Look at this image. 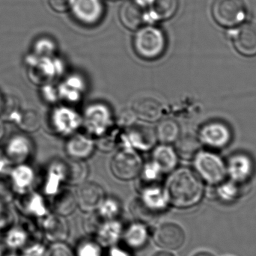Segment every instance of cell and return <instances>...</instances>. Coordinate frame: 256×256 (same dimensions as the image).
<instances>
[{
	"label": "cell",
	"instance_id": "cell-1",
	"mask_svg": "<svg viewBox=\"0 0 256 256\" xmlns=\"http://www.w3.org/2000/svg\"><path fill=\"white\" fill-rule=\"evenodd\" d=\"M164 189L168 206L182 210L196 206L204 192L200 176L188 168H176L170 173Z\"/></svg>",
	"mask_w": 256,
	"mask_h": 256
},
{
	"label": "cell",
	"instance_id": "cell-2",
	"mask_svg": "<svg viewBox=\"0 0 256 256\" xmlns=\"http://www.w3.org/2000/svg\"><path fill=\"white\" fill-rule=\"evenodd\" d=\"M166 48L164 33L154 27L142 28L134 39L136 54L142 60L152 61L162 56Z\"/></svg>",
	"mask_w": 256,
	"mask_h": 256
},
{
	"label": "cell",
	"instance_id": "cell-3",
	"mask_svg": "<svg viewBox=\"0 0 256 256\" xmlns=\"http://www.w3.org/2000/svg\"><path fill=\"white\" fill-rule=\"evenodd\" d=\"M82 124L88 135L102 136L114 128V114L110 106L102 102H94L86 108Z\"/></svg>",
	"mask_w": 256,
	"mask_h": 256
},
{
	"label": "cell",
	"instance_id": "cell-4",
	"mask_svg": "<svg viewBox=\"0 0 256 256\" xmlns=\"http://www.w3.org/2000/svg\"><path fill=\"white\" fill-rule=\"evenodd\" d=\"M143 164L138 152L128 148H122L111 160L110 170L118 180L130 182L140 176Z\"/></svg>",
	"mask_w": 256,
	"mask_h": 256
},
{
	"label": "cell",
	"instance_id": "cell-5",
	"mask_svg": "<svg viewBox=\"0 0 256 256\" xmlns=\"http://www.w3.org/2000/svg\"><path fill=\"white\" fill-rule=\"evenodd\" d=\"M155 129L143 123L135 122L121 132L120 146L136 152H148L156 146Z\"/></svg>",
	"mask_w": 256,
	"mask_h": 256
},
{
	"label": "cell",
	"instance_id": "cell-6",
	"mask_svg": "<svg viewBox=\"0 0 256 256\" xmlns=\"http://www.w3.org/2000/svg\"><path fill=\"white\" fill-rule=\"evenodd\" d=\"M194 160L196 172L202 180L214 184L225 178L226 167L218 155L209 152H198Z\"/></svg>",
	"mask_w": 256,
	"mask_h": 256
},
{
	"label": "cell",
	"instance_id": "cell-7",
	"mask_svg": "<svg viewBox=\"0 0 256 256\" xmlns=\"http://www.w3.org/2000/svg\"><path fill=\"white\" fill-rule=\"evenodd\" d=\"M154 243L160 249L176 251L186 243V232L183 227L173 221H165L155 228L152 236Z\"/></svg>",
	"mask_w": 256,
	"mask_h": 256
},
{
	"label": "cell",
	"instance_id": "cell-8",
	"mask_svg": "<svg viewBox=\"0 0 256 256\" xmlns=\"http://www.w3.org/2000/svg\"><path fill=\"white\" fill-rule=\"evenodd\" d=\"M212 15L216 22L225 27H232L242 22L246 15L244 0H214Z\"/></svg>",
	"mask_w": 256,
	"mask_h": 256
},
{
	"label": "cell",
	"instance_id": "cell-9",
	"mask_svg": "<svg viewBox=\"0 0 256 256\" xmlns=\"http://www.w3.org/2000/svg\"><path fill=\"white\" fill-rule=\"evenodd\" d=\"M50 120L51 126L56 132L66 137L78 132L82 124V116L67 106L56 108L51 114Z\"/></svg>",
	"mask_w": 256,
	"mask_h": 256
},
{
	"label": "cell",
	"instance_id": "cell-10",
	"mask_svg": "<svg viewBox=\"0 0 256 256\" xmlns=\"http://www.w3.org/2000/svg\"><path fill=\"white\" fill-rule=\"evenodd\" d=\"M198 140L207 147L220 149L231 141L232 132L226 124L220 122H212L203 126L198 134Z\"/></svg>",
	"mask_w": 256,
	"mask_h": 256
},
{
	"label": "cell",
	"instance_id": "cell-11",
	"mask_svg": "<svg viewBox=\"0 0 256 256\" xmlns=\"http://www.w3.org/2000/svg\"><path fill=\"white\" fill-rule=\"evenodd\" d=\"M78 208L84 213L96 212L103 202L104 190L96 182H86L80 185L76 194Z\"/></svg>",
	"mask_w": 256,
	"mask_h": 256
},
{
	"label": "cell",
	"instance_id": "cell-12",
	"mask_svg": "<svg viewBox=\"0 0 256 256\" xmlns=\"http://www.w3.org/2000/svg\"><path fill=\"white\" fill-rule=\"evenodd\" d=\"M72 8L75 19L88 26L100 22L104 12L102 0H74Z\"/></svg>",
	"mask_w": 256,
	"mask_h": 256
},
{
	"label": "cell",
	"instance_id": "cell-13",
	"mask_svg": "<svg viewBox=\"0 0 256 256\" xmlns=\"http://www.w3.org/2000/svg\"><path fill=\"white\" fill-rule=\"evenodd\" d=\"M130 110L141 122H155L160 120L164 106L156 98L140 96L132 100Z\"/></svg>",
	"mask_w": 256,
	"mask_h": 256
},
{
	"label": "cell",
	"instance_id": "cell-14",
	"mask_svg": "<svg viewBox=\"0 0 256 256\" xmlns=\"http://www.w3.org/2000/svg\"><path fill=\"white\" fill-rule=\"evenodd\" d=\"M96 148V142L90 135L76 132L69 136L66 152L70 159L86 160L92 156Z\"/></svg>",
	"mask_w": 256,
	"mask_h": 256
},
{
	"label": "cell",
	"instance_id": "cell-15",
	"mask_svg": "<svg viewBox=\"0 0 256 256\" xmlns=\"http://www.w3.org/2000/svg\"><path fill=\"white\" fill-rule=\"evenodd\" d=\"M60 100L68 104H78L86 91V84L81 75L74 74L66 78L58 87Z\"/></svg>",
	"mask_w": 256,
	"mask_h": 256
},
{
	"label": "cell",
	"instance_id": "cell-16",
	"mask_svg": "<svg viewBox=\"0 0 256 256\" xmlns=\"http://www.w3.org/2000/svg\"><path fill=\"white\" fill-rule=\"evenodd\" d=\"M234 46L244 56H256V24H245L238 27L232 36Z\"/></svg>",
	"mask_w": 256,
	"mask_h": 256
},
{
	"label": "cell",
	"instance_id": "cell-17",
	"mask_svg": "<svg viewBox=\"0 0 256 256\" xmlns=\"http://www.w3.org/2000/svg\"><path fill=\"white\" fill-rule=\"evenodd\" d=\"M34 68L36 82L42 85L50 84L57 76H60L64 70V64L61 60L52 56H42L36 62Z\"/></svg>",
	"mask_w": 256,
	"mask_h": 256
},
{
	"label": "cell",
	"instance_id": "cell-18",
	"mask_svg": "<svg viewBox=\"0 0 256 256\" xmlns=\"http://www.w3.org/2000/svg\"><path fill=\"white\" fill-rule=\"evenodd\" d=\"M120 16L122 22L126 28L136 30L144 24L146 12L144 7L138 2L130 0L122 6Z\"/></svg>",
	"mask_w": 256,
	"mask_h": 256
},
{
	"label": "cell",
	"instance_id": "cell-19",
	"mask_svg": "<svg viewBox=\"0 0 256 256\" xmlns=\"http://www.w3.org/2000/svg\"><path fill=\"white\" fill-rule=\"evenodd\" d=\"M152 150V160L159 166L164 174H170L177 168L178 156L171 144H160Z\"/></svg>",
	"mask_w": 256,
	"mask_h": 256
},
{
	"label": "cell",
	"instance_id": "cell-20",
	"mask_svg": "<svg viewBox=\"0 0 256 256\" xmlns=\"http://www.w3.org/2000/svg\"><path fill=\"white\" fill-rule=\"evenodd\" d=\"M140 200L146 206L156 213L160 214L168 206L164 186L160 184L144 186L140 189Z\"/></svg>",
	"mask_w": 256,
	"mask_h": 256
},
{
	"label": "cell",
	"instance_id": "cell-21",
	"mask_svg": "<svg viewBox=\"0 0 256 256\" xmlns=\"http://www.w3.org/2000/svg\"><path fill=\"white\" fill-rule=\"evenodd\" d=\"M44 232L52 243H61L68 238L70 228L64 218L55 214L45 220Z\"/></svg>",
	"mask_w": 256,
	"mask_h": 256
},
{
	"label": "cell",
	"instance_id": "cell-22",
	"mask_svg": "<svg viewBox=\"0 0 256 256\" xmlns=\"http://www.w3.org/2000/svg\"><path fill=\"white\" fill-rule=\"evenodd\" d=\"M148 237V225L136 221L123 230L122 236L128 248L132 250H140L144 246Z\"/></svg>",
	"mask_w": 256,
	"mask_h": 256
},
{
	"label": "cell",
	"instance_id": "cell-23",
	"mask_svg": "<svg viewBox=\"0 0 256 256\" xmlns=\"http://www.w3.org/2000/svg\"><path fill=\"white\" fill-rule=\"evenodd\" d=\"M54 195L52 208L55 214L66 218L74 213L78 208L76 194L70 190L62 189Z\"/></svg>",
	"mask_w": 256,
	"mask_h": 256
},
{
	"label": "cell",
	"instance_id": "cell-24",
	"mask_svg": "<svg viewBox=\"0 0 256 256\" xmlns=\"http://www.w3.org/2000/svg\"><path fill=\"white\" fill-rule=\"evenodd\" d=\"M123 228L117 220H105L96 234V240L102 246H114L122 236Z\"/></svg>",
	"mask_w": 256,
	"mask_h": 256
},
{
	"label": "cell",
	"instance_id": "cell-25",
	"mask_svg": "<svg viewBox=\"0 0 256 256\" xmlns=\"http://www.w3.org/2000/svg\"><path fill=\"white\" fill-rule=\"evenodd\" d=\"M155 132L158 142L166 144H174L182 134L180 126L172 118L158 121Z\"/></svg>",
	"mask_w": 256,
	"mask_h": 256
},
{
	"label": "cell",
	"instance_id": "cell-26",
	"mask_svg": "<svg viewBox=\"0 0 256 256\" xmlns=\"http://www.w3.org/2000/svg\"><path fill=\"white\" fill-rule=\"evenodd\" d=\"M66 164V183L70 186H78L87 182L90 168L85 160L70 159Z\"/></svg>",
	"mask_w": 256,
	"mask_h": 256
},
{
	"label": "cell",
	"instance_id": "cell-27",
	"mask_svg": "<svg viewBox=\"0 0 256 256\" xmlns=\"http://www.w3.org/2000/svg\"><path fill=\"white\" fill-rule=\"evenodd\" d=\"M200 143L198 138L190 134H182L174 143V150L178 158L184 160L192 159L198 152Z\"/></svg>",
	"mask_w": 256,
	"mask_h": 256
},
{
	"label": "cell",
	"instance_id": "cell-28",
	"mask_svg": "<svg viewBox=\"0 0 256 256\" xmlns=\"http://www.w3.org/2000/svg\"><path fill=\"white\" fill-rule=\"evenodd\" d=\"M31 150L32 144L28 138L16 136L9 142L7 148V154L12 160L20 162L28 158Z\"/></svg>",
	"mask_w": 256,
	"mask_h": 256
},
{
	"label": "cell",
	"instance_id": "cell-29",
	"mask_svg": "<svg viewBox=\"0 0 256 256\" xmlns=\"http://www.w3.org/2000/svg\"><path fill=\"white\" fill-rule=\"evenodd\" d=\"M252 162L246 155H236L228 162V172L234 180L246 179L252 173Z\"/></svg>",
	"mask_w": 256,
	"mask_h": 256
},
{
	"label": "cell",
	"instance_id": "cell-30",
	"mask_svg": "<svg viewBox=\"0 0 256 256\" xmlns=\"http://www.w3.org/2000/svg\"><path fill=\"white\" fill-rule=\"evenodd\" d=\"M66 162H54L50 168L46 182V191L50 194H56L60 190V185L66 183Z\"/></svg>",
	"mask_w": 256,
	"mask_h": 256
},
{
	"label": "cell",
	"instance_id": "cell-31",
	"mask_svg": "<svg viewBox=\"0 0 256 256\" xmlns=\"http://www.w3.org/2000/svg\"><path fill=\"white\" fill-rule=\"evenodd\" d=\"M130 213L136 222L148 225L158 218L160 214L154 212L142 202L140 197L134 198L130 204Z\"/></svg>",
	"mask_w": 256,
	"mask_h": 256
},
{
	"label": "cell",
	"instance_id": "cell-32",
	"mask_svg": "<svg viewBox=\"0 0 256 256\" xmlns=\"http://www.w3.org/2000/svg\"><path fill=\"white\" fill-rule=\"evenodd\" d=\"M162 174H164L159 166L153 160L143 164L142 168L138 176L141 182L140 189L144 186L160 184Z\"/></svg>",
	"mask_w": 256,
	"mask_h": 256
},
{
	"label": "cell",
	"instance_id": "cell-33",
	"mask_svg": "<svg viewBox=\"0 0 256 256\" xmlns=\"http://www.w3.org/2000/svg\"><path fill=\"white\" fill-rule=\"evenodd\" d=\"M96 212L104 220H115L122 213V206L116 198H105Z\"/></svg>",
	"mask_w": 256,
	"mask_h": 256
},
{
	"label": "cell",
	"instance_id": "cell-34",
	"mask_svg": "<svg viewBox=\"0 0 256 256\" xmlns=\"http://www.w3.org/2000/svg\"><path fill=\"white\" fill-rule=\"evenodd\" d=\"M179 0H153L152 9L159 19H168L177 12Z\"/></svg>",
	"mask_w": 256,
	"mask_h": 256
},
{
	"label": "cell",
	"instance_id": "cell-35",
	"mask_svg": "<svg viewBox=\"0 0 256 256\" xmlns=\"http://www.w3.org/2000/svg\"><path fill=\"white\" fill-rule=\"evenodd\" d=\"M16 122L19 127L26 132H34L40 126V116L34 110H27L20 112Z\"/></svg>",
	"mask_w": 256,
	"mask_h": 256
},
{
	"label": "cell",
	"instance_id": "cell-36",
	"mask_svg": "<svg viewBox=\"0 0 256 256\" xmlns=\"http://www.w3.org/2000/svg\"><path fill=\"white\" fill-rule=\"evenodd\" d=\"M120 136L121 132L118 134L116 130H110L102 136L98 137V140L96 143V148L103 152H111L120 146Z\"/></svg>",
	"mask_w": 256,
	"mask_h": 256
},
{
	"label": "cell",
	"instance_id": "cell-37",
	"mask_svg": "<svg viewBox=\"0 0 256 256\" xmlns=\"http://www.w3.org/2000/svg\"><path fill=\"white\" fill-rule=\"evenodd\" d=\"M19 103L14 98L7 97L2 100L0 114L2 118L6 120H18L19 117Z\"/></svg>",
	"mask_w": 256,
	"mask_h": 256
},
{
	"label": "cell",
	"instance_id": "cell-38",
	"mask_svg": "<svg viewBox=\"0 0 256 256\" xmlns=\"http://www.w3.org/2000/svg\"><path fill=\"white\" fill-rule=\"evenodd\" d=\"M103 246L97 240H85L76 248V256H103Z\"/></svg>",
	"mask_w": 256,
	"mask_h": 256
},
{
	"label": "cell",
	"instance_id": "cell-39",
	"mask_svg": "<svg viewBox=\"0 0 256 256\" xmlns=\"http://www.w3.org/2000/svg\"><path fill=\"white\" fill-rule=\"evenodd\" d=\"M104 221L97 212L88 213V216H86L84 220V231L90 236H96Z\"/></svg>",
	"mask_w": 256,
	"mask_h": 256
},
{
	"label": "cell",
	"instance_id": "cell-40",
	"mask_svg": "<svg viewBox=\"0 0 256 256\" xmlns=\"http://www.w3.org/2000/svg\"><path fill=\"white\" fill-rule=\"evenodd\" d=\"M14 182L20 186H28L33 180V172L28 167L20 166L14 172Z\"/></svg>",
	"mask_w": 256,
	"mask_h": 256
},
{
	"label": "cell",
	"instance_id": "cell-41",
	"mask_svg": "<svg viewBox=\"0 0 256 256\" xmlns=\"http://www.w3.org/2000/svg\"><path fill=\"white\" fill-rule=\"evenodd\" d=\"M45 256H76L70 246L64 242L54 243L46 252Z\"/></svg>",
	"mask_w": 256,
	"mask_h": 256
},
{
	"label": "cell",
	"instance_id": "cell-42",
	"mask_svg": "<svg viewBox=\"0 0 256 256\" xmlns=\"http://www.w3.org/2000/svg\"><path fill=\"white\" fill-rule=\"evenodd\" d=\"M42 96L49 104H55L60 100L57 87L54 86L50 84L44 85L42 88Z\"/></svg>",
	"mask_w": 256,
	"mask_h": 256
},
{
	"label": "cell",
	"instance_id": "cell-43",
	"mask_svg": "<svg viewBox=\"0 0 256 256\" xmlns=\"http://www.w3.org/2000/svg\"><path fill=\"white\" fill-rule=\"evenodd\" d=\"M50 4L56 12H64L72 8L74 0H49Z\"/></svg>",
	"mask_w": 256,
	"mask_h": 256
},
{
	"label": "cell",
	"instance_id": "cell-44",
	"mask_svg": "<svg viewBox=\"0 0 256 256\" xmlns=\"http://www.w3.org/2000/svg\"><path fill=\"white\" fill-rule=\"evenodd\" d=\"M45 255H46V251L42 246H34L27 252V256H45Z\"/></svg>",
	"mask_w": 256,
	"mask_h": 256
},
{
	"label": "cell",
	"instance_id": "cell-45",
	"mask_svg": "<svg viewBox=\"0 0 256 256\" xmlns=\"http://www.w3.org/2000/svg\"><path fill=\"white\" fill-rule=\"evenodd\" d=\"M108 256H130L128 252L124 250L120 249L116 246H111Z\"/></svg>",
	"mask_w": 256,
	"mask_h": 256
},
{
	"label": "cell",
	"instance_id": "cell-46",
	"mask_svg": "<svg viewBox=\"0 0 256 256\" xmlns=\"http://www.w3.org/2000/svg\"><path fill=\"white\" fill-rule=\"evenodd\" d=\"M150 256H176L173 251L166 250L160 249V250L154 252Z\"/></svg>",
	"mask_w": 256,
	"mask_h": 256
},
{
	"label": "cell",
	"instance_id": "cell-47",
	"mask_svg": "<svg viewBox=\"0 0 256 256\" xmlns=\"http://www.w3.org/2000/svg\"><path fill=\"white\" fill-rule=\"evenodd\" d=\"M191 256H216L213 252H209V251L201 250L195 252Z\"/></svg>",
	"mask_w": 256,
	"mask_h": 256
},
{
	"label": "cell",
	"instance_id": "cell-48",
	"mask_svg": "<svg viewBox=\"0 0 256 256\" xmlns=\"http://www.w3.org/2000/svg\"><path fill=\"white\" fill-rule=\"evenodd\" d=\"M4 132H6V130H4V124H3L2 122L0 120V140L4 136Z\"/></svg>",
	"mask_w": 256,
	"mask_h": 256
},
{
	"label": "cell",
	"instance_id": "cell-49",
	"mask_svg": "<svg viewBox=\"0 0 256 256\" xmlns=\"http://www.w3.org/2000/svg\"><path fill=\"white\" fill-rule=\"evenodd\" d=\"M2 100V99L1 98H0V106H1Z\"/></svg>",
	"mask_w": 256,
	"mask_h": 256
}]
</instances>
